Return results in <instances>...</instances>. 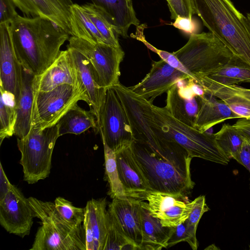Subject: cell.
<instances>
[{
  "label": "cell",
  "instance_id": "1f68e13d",
  "mask_svg": "<svg viewBox=\"0 0 250 250\" xmlns=\"http://www.w3.org/2000/svg\"><path fill=\"white\" fill-rule=\"evenodd\" d=\"M104 155L105 173L109 185L108 194L112 199L127 200L128 198L125 192L119 178L115 152L103 141Z\"/></svg>",
  "mask_w": 250,
  "mask_h": 250
},
{
  "label": "cell",
  "instance_id": "74e56055",
  "mask_svg": "<svg viewBox=\"0 0 250 250\" xmlns=\"http://www.w3.org/2000/svg\"><path fill=\"white\" fill-rule=\"evenodd\" d=\"M170 17L175 20L178 16L192 19L195 12L191 0H166Z\"/></svg>",
  "mask_w": 250,
  "mask_h": 250
},
{
  "label": "cell",
  "instance_id": "f546056e",
  "mask_svg": "<svg viewBox=\"0 0 250 250\" xmlns=\"http://www.w3.org/2000/svg\"><path fill=\"white\" fill-rule=\"evenodd\" d=\"M28 199L35 217L39 218L42 224H50L70 231L84 230L83 227L76 228L67 222L57 210L54 203L42 201L33 197Z\"/></svg>",
  "mask_w": 250,
  "mask_h": 250
},
{
  "label": "cell",
  "instance_id": "7c38bea8",
  "mask_svg": "<svg viewBox=\"0 0 250 250\" xmlns=\"http://www.w3.org/2000/svg\"><path fill=\"white\" fill-rule=\"evenodd\" d=\"M146 200L151 215L167 227H174L184 222L191 212L194 203L187 195L158 191L150 192Z\"/></svg>",
  "mask_w": 250,
  "mask_h": 250
},
{
  "label": "cell",
  "instance_id": "83f0119b",
  "mask_svg": "<svg viewBox=\"0 0 250 250\" xmlns=\"http://www.w3.org/2000/svg\"><path fill=\"white\" fill-rule=\"evenodd\" d=\"M71 36L92 43H105L104 39L82 5L73 3L71 8Z\"/></svg>",
  "mask_w": 250,
  "mask_h": 250
},
{
  "label": "cell",
  "instance_id": "8992f818",
  "mask_svg": "<svg viewBox=\"0 0 250 250\" xmlns=\"http://www.w3.org/2000/svg\"><path fill=\"white\" fill-rule=\"evenodd\" d=\"M59 137L56 124L42 129L32 125L26 137L17 138L24 181L33 184L48 176L53 149Z\"/></svg>",
  "mask_w": 250,
  "mask_h": 250
},
{
  "label": "cell",
  "instance_id": "e575fe53",
  "mask_svg": "<svg viewBox=\"0 0 250 250\" xmlns=\"http://www.w3.org/2000/svg\"><path fill=\"white\" fill-rule=\"evenodd\" d=\"M55 207L60 214L69 223L76 228L83 227L85 208L74 206L72 203L63 197H58L54 201Z\"/></svg>",
  "mask_w": 250,
  "mask_h": 250
},
{
  "label": "cell",
  "instance_id": "8d00e7d4",
  "mask_svg": "<svg viewBox=\"0 0 250 250\" xmlns=\"http://www.w3.org/2000/svg\"><path fill=\"white\" fill-rule=\"evenodd\" d=\"M136 250L114 226L107 213V232L103 250Z\"/></svg>",
  "mask_w": 250,
  "mask_h": 250
},
{
  "label": "cell",
  "instance_id": "9a60e30c",
  "mask_svg": "<svg viewBox=\"0 0 250 250\" xmlns=\"http://www.w3.org/2000/svg\"><path fill=\"white\" fill-rule=\"evenodd\" d=\"M9 25L0 24V89L13 97L15 104L21 93L22 66L15 55Z\"/></svg>",
  "mask_w": 250,
  "mask_h": 250
},
{
  "label": "cell",
  "instance_id": "f1b7e54d",
  "mask_svg": "<svg viewBox=\"0 0 250 250\" xmlns=\"http://www.w3.org/2000/svg\"><path fill=\"white\" fill-rule=\"evenodd\" d=\"M206 76L225 84L250 83V67L233 56L227 64Z\"/></svg>",
  "mask_w": 250,
  "mask_h": 250
},
{
  "label": "cell",
  "instance_id": "8fae6325",
  "mask_svg": "<svg viewBox=\"0 0 250 250\" xmlns=\"http://www.w3.org/2000/svg\"><path fill=\"white\" fill-rule=\"evenodd\" d=\"M193 79L188 73L179 70L165 60L153 62L149 72L138 83L129 88L153 104L158 97L167 92L179 82Z\"/></svg>",
  "mask_w": 250,
  "mask_h": 250
},
{
  "label": "cell",
  "instance_id": "3957f363",
  "mask_svg": "<svg viewBox=\"0 0 250 250\" xmlns=\"http://www.w3.org/2000/svg\"><path fill=\"white\" fill-rule=\"evenodd\" d=\"M195 14L234 56L250 67V20L231 0H191Z\"/></svg>",
  "mask_w": 250,
  "mask_h": 250
},
{
  "label": "cell",
  "instance_id": "5bb4252c",
  "mask_svg": "<svg viewBox=\"0 0 250 250\" xmlns=\"http://www.w3.org/2000/svg\"><path fill=\"white\" fill-rule=\"evenodd\" d=\"M180 83L167 92L165 107L176 120L194 127L199 108L198 96L203 95L205 91L193 79L188 80L185 85Z\"/></svg>",
  "mask_w": 250,
  "mask_h": 250
},
{
  "label": "cell",
  "instance_id": "f6af8a7d",
  "mask_svg": "<svg viewBox=\"0 0 250 250\" xmlns=\"http://www.w3.org/2000/svg\"><path fill=\"white\" fill-rule=\"evenodd\" d=\"M247 16L250 20V13H248Z\"/></svg>",
  "mask_w": 250,
  "mask_h": 250
},
{
  "label": "cell",
  "instance_id": "7bdbcfd3",
  "mask_svg": "<svg viewBox=\"0 0 250 250\" xmlns=\"http://www.w3.org/2000/svg\"><path fill=\"white\" fill-rule=\"evenodd\" d=\"M232 125L244 137L250 140V119L239 118Z\"/></svg>",
  "mask_w": 250,
  "mask_h": 250
},
{
  "label": "cell",
  "instance_id": "6da1fadb",
  "mask_svg": "<svg viewBox=\"0 0 250 250\" xmlns=\"http://www.w3.org/2000/svg\"><path fill=\"white\" fill-rule=\"evenodd\" d=\"M130 148L151 191L187 195L193 188L192 158L163 131L144 140L133 139Z\"/></svg>",
  "mask_w": 250,
  "mask_h": 250
},
{
  "label": "cell",
  "instance_id": "d590c367",
  "mask_svg": "<svg viewBox=\"0 0 250 250\" xmlns=\"http://www.w3.org/2000/svg\"><path fill=\"white\" fill-rule=\"evenodd\" d=\"M197 229L188 226L186 221L172 228V234L167 243V248L183 241L187 242L193 250H196L198 242L196 238Z\"/></svg>",
  "mask_w": 250,
  "mask_h": 250
},
{
  "label": "cell",
  "instance_id": "2e32d148",
  "mask_svg": "<svg viewBox=\"0 0 250 250\" xmlns=\"http://www.w3.org/2000/svg\"><path fill=\"white\" fill-rule=\"evenodd\" d=\"M76 70L78 85L85 94L100 130V116L106 89L100 86L95 71L88 60L77 50L67 47Z\"/></svg>",
  "mask_w": 250,
  "mask_h": 250
},
{
  "label": "cell",
  "instance_id": "cb8c5ba5",
  "mask_svg": "<svg viewBox=\"0 0 250 250\" xmlns=\"http://www.w3.org/2000/svg\"><path fill=\"white\" fill-rule=\"evenodd\" d=\"M198 100L199 108L194 127L201 132H206L226 120L241 118L223 101L217 100L211 95L205 93L202 96L198 95Z\"/></svg>",
  "mask_w": 250,
  "mask_h": 250
},
{
  "label": "cell",
  "instance_id": "ba28073f",
  "mask_svg": "<svg viewBox=\"0 0 250 250\" xmlns=\"http://www.w3.org/2000/svg\"><path fill=\"white\" fill-rule=\"evenodd\" d=\"M68 41L67 47L77 50L90 62L101 87L107 89L120 83V66L125 56L121 46L92 43L72 36Z\"/></svg>",
  "mask_w": 250,
  "mask_h": 250
},
{
  "label": "cell",
  "instance_id": "d6986e66",
  "mask_svg": "<svg viewBox=\"0 0 250 250\" xmlns=\"http://www.w3.org/2000/svg\"><path fill=\"white\" fill-rule=\"evenodd\" d=\"M17 8L27 17L46 18L70 35L72 0H12Z\"/></svg>",
  "mask_w": 250,
  "mask_h": 250
},
{
  "label": "cell",
  "instance_id": "ab89813d",
  "mask_svg": "<svg viewBox=\"0 0 250 250\" xmlns=\"http://www.w3.org/2000/svg\"><path fill=\"white\" fill-rule=\"evenodd\" d=\"M12 0H0V24L10 23L19 15Z\"/></svg>",
  "mask_w": 250,
  "mask_h": 250
},
{
  "label": "cell",
  "instance_id": "5b68a950",
  "mask_svg": "<svg viewBox=\"0 0 250 250\" xmlns=\"http://www.w3.org/2000/svg\"><path fill=\"white\" fill-rule=\"evenodd\" d=\"M172 54L183 71L195 81L198 76H208L229 62L234 55L211 32L191 34L188 42Z\"/></svg>",
  "mask_w": 250,
  "mask_h": 250
},
{
  "label": "cell",
  "instance_id": "b9f144b4",
  "mask_svg": "<svg viewBox=\"0 0 250 250\" xmlns=\"http://www.w3.org/2000/svg\"><path fill=\"white\" fill-rule=\"evenodd\" d=\"M235 160L244 166L250 173V140L244 137L241 150Z\"/></svg>",
  "mask_w": 250,
  "mask_h": 250
},
{
  "label": "cell",
  "instance_id": "d4e9b609",
  "mask_svg": "<svg viewBox=\"0 0 250 250\" xmlns=\"http://www.w3.org/2000/svg\"><path fill=\"white\" fill-rule=\"evenodd\" d=\"M91 0L106 13L116 32L122 37H128V30L131 25H139L132 0Z\"/></svg>",
  "mask_w": 250,
  "mask_h": 250
},
{
  "label": "cell",
  "instance_id": "7402d4cb",
  "mask_svg": "<svg viewBox=\"0 0 250 250\" xmlns=\"http://www.w3.org/2000/svg\"><path fill=\"white\" fill-rule=\"evenodd\" d=\"M64 84L79 86L68 49L61 51L53 63L42 74L35 76L34 80L35 90L38 91H48Z\"/></svg>",
  "mask_w": 250,
  "mask_h": 250
},
{
  "label": "cell",
  "instance_id": "4316f807",
  "mask_svg": "<svg viewBox=\"0 0 250 250\" xmlns=\"http://www.w3.org/2000/svg\"><path fill=\"white\" fill-rule=\"evenodd\" d=\"M59 136L66 134L79 135L89 128L100 133L96 118L91 110H85L77 103L73 105L57 123Z\"/></svg>",
  "mask_w": 250,
  "mask_h": 250
},
{
  "label": "cell",
  "instance_id": "603a6c76",
  "mask_svg": "<svg viewBox=\"0 0 250 250\" xmlns=\"http://www.w3.org/2000/svg\"><path fill=\"white\" fill-rule=\"evenodd\" d=\"M22 85L18 100L14 106L16 121L14 135L22 139L29 133L32 125V113L35 95V76L22 66Z\"/></svg>",
  "mask_w": 250,
  "mask_h": 250
},
{
  "label": "cell",
  "instance_id": "ffe728a7",
  "mask_svg": "<svg viewBox=\"0 0 250 250\" xmlns=\"http://www.w3.org/2000/svg\"><path fill=\"white\" fill-rule=\"evenodd\" d=\"M195 82L203 88L205 93L223 101L234 113L241 118L250 119V89L236 84L221 83L206 76L196 77Z\"/></svg>",
  "mask_w": 250,
  "mask_h": 250
},
{
  "label": "cell",
  "instance_id": "30bf717a",
  "mask_svg": "<svg viewBox=\"0 0 250 250\" xmlns=\"http://www.w3.org/2000/svg\"><path fill=\"white\" fill-rule=\"evenodd\" d=\"M34 212L28 198L11 184L8 192L0 200V224L9 233L24 237L29 235Z\"/></svg>",
  "mask_w": 250,
  "mask_h": 250
},
{
  "label": "cell",
  "instance_id": "ac0fdd59",
  "mask_svg": "<svg viewBox=\"0 0 250 250\" xmlns=\"http://www.w3.org/2000/svg\"><path fill=\"white\" fill-rule=\"evenodd\" d=\"M30 250H86L84 231H70L42 223Z\"/></svg>",
  "mask_w": 250,
  "mask_h": 250
},
{
  "label": "cell",
  "instance_id": "e0dca14e",
  "mask_svg": "<svg viewBox=\"0 0 250 250\" xmlns=\"http://www.w3.org/2000/svg\"><path fill=\"white\" fill-rule=\"evenodd\" d=\"M120 179L128 198L146 200L151 192L130 146L115 152Z\"/></svg>",
  "mask_w": 250,
  "mask_h": 250
},
{
  "label": "cell",
  "instance_id": "836d02e7",
  "mask_svg": "<svg viewBox=\"0 0 250 250\" xmlns=\"http://www.w3.org/2000/svg\"><path fill=\"white\" fill-rule=\"evenodd\" d=\"M0 144L14 135L16 113L13 97L0 89Z\"/></svg>",
  "mask_w": 250,
  "mask_h": 250
},
{
  "label": "cell",
  "instance_id": "9c48e42d",
  "mask_svg": "<svg viewBox=\"0 0 250 250\" xmlns=\"http://www.w3.org/2000/svg\"><path fill=\"white\" fill-rule=\"evenodd\" d=\"M102 141L115 152L130 146L133 137L128 118L114 89L106 90L100 116Z\"/></svg>",
  "mask_w": 250,
  "mask_h": 250
},
{
  "label": "cell",
  "instance_id": "d6a6232c",
  "mask_svg": "<svg viewBox=\"0 0 250 250\" xmlns=\"http://www.w3.org/2000/svg\"><path fill=\"white\" fill-rule=\"evenodd\" d=\"M214 135L218 145L227 157L229 159H235L241 150L244 137L229 124H224Z\"/></svg>",
  "mask_w": 250,
  "mask_h": 250
},
{
  "label": "cell",
  "instance_id": "4dcf8cb0",
  "mask_svg": "<svg viewBox=\"0 0 250 250\" xmlns=\"http://www.w3.org/2000/svg\"><path fill=\"white\" fill-rule=\"evenodd\" d=\"M85 13L92 21L105 43L115 47H120L118 34L106 13L99 6L87 2L82 5Z\"/></svg>",
  "mask_w": 250,
  "mask_h": 250
},
{
  "label": "cell",
  "instance_id": "277c9868",
  "mask_svg": "<svg viewBox=\"0 0 250 250\" xmlns=\"http://www.w3.org/2000/svg\"><path fill=\"white\" fill-rule=\"evenodd\" d=\"M151 116L164 133L183 146L192 157L227 165L229 159L218 145L214 134L201 132L176 120L166 107L150 104Z\"/></svg>",
  "mask_w": 250,
  "mask_h": 250
},
{
  "label": "cell",
  "instance_id": "484cf974",
  "mask_svg": "<svg viewBox=\"0 0 250 250\" xmlns=\"http://www.w3.org/2000/svg\"><path fill=\"white\" fill-rule=\"evenodd\" d=\"M141 205L142 240L139 250H161L167 248L173 227L164 226L159 219L152 216L146 202L142 201Z\"/></svg>",
  "mask_w": 250,
  "mask_h": 250
},
{
  "label": "cell",
  "instance_id": "7a4b0ae2",
  "mask_svg": "<svg viewBox=\"0 0 250 250\" xmlns=\"http://www.w3.org/2000/svg\"><path fill=\"white\" fill-rule=\"evenodd\" d=\"M8 28L17 59L36 76L53 63L70 35L52 21L39 16L19 15Z\"/></svg>",
  "mask_w": 250,
  "mask_h": 250
},
{
  "label": "cell",
  "instance_id": "ee69618b",
  "mask_svg": "<svg viewBox=\"0 0 250 250\" xmlns=\"http://www.w3.org/2000/svg\"><path fill=\"white\" fill-rule=\"evenodd\" d=\"M0 200L9 191L11 184L9 181L1 163L0 164Z\"/></svg>",
  "mask_w": 250,
  "mask_h": 250
},
{
  "label": "cell",
  "instance_id": "f35d334b",
  "mask_svg": "<svg viewBox=\"0 0 250 250\" xmlns=\"http://www.w3.org/2000/svg\"><path fill=\"white\" fill-rule=\"evenodd\" d=\"M193 208L188 217L186 220L188 225L197 229L202 215L209 210L206 202L204 195H201L193 200Z\"/></svg>",
  "mask_w": 250,
  "mask_h": 250
},
{
  "label": "cell",
  "instance_id": "60d3db41",
  "mask_svg": "<svg viewBox=\"0 0 250 250\" xmlns=\"http://www.w3.org/2000/svg\"><path fill=\"white\" fill-rule=\"evenodd\" d=\"M172 25L175 28L187 33L196 34L194 31L196 30V24L193 19L178 16L174 22L172 23Z\"/></svg>",
  "mask_w": 250,
  "mask_h": 250
},
{
  "label": "cell",
  "instance_id": "52a82bcc",
  "mask_svg": "<svg viewBox=\"0 0 250 250\" xmlns=\"http://www.w3.org/2000/svg\"><path fill=\"white\" fill-rule=\"evenodd\" d=\"M79 101L89 104L85 94L80 86L64 84L48 91L35 90L32 125L42 129L57 124Z\"/></svg>",
  "mask_w": 250,
  "mask_h": 250
},
{
  "label": "cell",
  "instance_id": "4fadbf2b",
  "mask_svg": "<svg viewBox=\"0 0 250 250\" xmlns=\"http://www.w3.org/2000/svg\"><path fill=\"white\" fill-rule=\"evenodd\" d=\"M142 201L112 199L107 213L116 229L139 250L142 240Z\"/></svg>",
  "mask_w": 250,
  "mask_h": 250
},
{
  "label": "cell",
  "instance_id": "44dd1931",
  "mask_svg": "<svg viewBox=\"0 0 250 250\" xmlns=\"http://www.w3.org/2000/svg\"><path fill=\"white\" fill-rule=\"evenodd\" d=\"M106 200L105 198L87 201L83 222L86 250H103L107 232Z\"/></svg>",
  "mask_w": 250,
  "mask_h": 250
}]
</instances>
